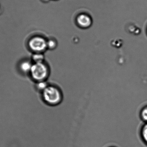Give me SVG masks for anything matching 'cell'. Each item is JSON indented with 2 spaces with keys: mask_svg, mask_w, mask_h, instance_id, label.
Here are the masks:
<instances>
[{
  "mask_svg": "<svg viewBox=\"0 0 147 147\" xmlns=\"http://www.w3.org/2000/svg\"><path fill=\"white\" fill-rule=\"evenodd\" d=\"M28 45L31 50L38 53L44 51L47 47V42L45 39L40 37L31 39Z\"/></svg>",
  "mask_w": 147,
  "mask_h": 147,
  "instance_id": "3",
  "label": "cell"
},
{
  "mask_svg": "<svg viewBox=\"0 0 147 147\" xmlns=\"http://www.w3.org/2000/svg\"><path fill=\"white\" fill-rule=\"evenodd\" d=\"M44 1H48V0H44Z\"/></svg>",
  "mask_w": 147,
  "mask_h": 147,
  "instance_id": "11",
  "label": "cell"
},
{
  "mask_svg": "<svg viewBox=\"0 0 147 147\" xmlns=\"http://www.w3.org/2000/svg\"><path fill=\"white\" fill-rule=\"evenodd\" d=\"M47 87V84L44 81H40L37 84V87L40 90H44Z\"/></svg>",
  "mask_w": 147,
  "mask_h": 147,
  "instance_id": "9",
  "label": "cell"
},
{
  "mask_svg": "<svg viewBox=\"0 0 147 147\" xmlns=\"http://www.w3.org/2000/svg\"><path fill=\"white\" fill-rule=\"evenodd\" d=\"M141 137L145 144L147 145V123H145L140 130Z\"/></svg>",
  "mask_w": 147,
  "mask_h": 147,
  "instance_id": "5",
  "label": "cell"
},
{
  "mask_svg": "<svg viewBox=\"0 0 147 147\" xmlns=\"http://www.w3.org/2000/svg\"><path fill=\"white\" fill-rule=\"evenodd\" d=\"M115 147V146H111V147Z\"/></svg>",
  "mask_w": 147,
  "mask_h": 147,
  "instance_id": "12",
  "label": "cell"
},
{
  "mask_svg": "<svg viewBox=\"0 0 147 147\" xmlns=\"http://www.w3.org/2000/svg\"><path fill=\"white\" fill-rule=\"evenodd\" d=\"M47 47L50 49H53L56 47V43L55 41L53 40H49L47 42Z\"/></svg>",
  "mask_w": 147,
  "mask_h": 147,
  "instance_id": "10",
  "label": "cell"
},
{
  "mask_svg": "<svg viewBox=\"0 0 147 147\" xmlns=\"http://www.w3.org/2000/svg\"><path fill=\"white\" fill-rule=\"evenodd\" d=\"M32 65L30 62L26 61L23 62L21 64L20 68L22 71L24 72H28L31 71Z\"/></svg>",
  "mask_w": 147,
  "mask_h": 147,
  "instance_id": "6",
  "label": "cell"
},
{
  "mask_svg": "<svg viewBox=\"0 0 147 147\" xmlns=\"http://www.w3.org/2000/svg\"><path fill=\"white\" fill-rule=\"evenodd\" d=\"M78 24L83 27H88L91 24V20L88 16L81 14L77 18Z\"/></svg>",
  "mask_w": 147,
  "mask_h": 147,
  "instance_id": "4",
  "label": "cell"
},
{
  "mask_svg": "<svg viewBox=\"0 0 147 147\" xmlns=\"http://www.w3.org/2000/svg\"><path fill=\"white\" fill-rule=\"evenodd\" d=\"M30 72L32 78L40 82L43 81L47 78L48 69L46 65L43 63H37L32 65Z\"/></svg>",
  "mask_w": 147,
  "mask_h": 147,
  "instance_id": "2",
  "label": "cell"
},
{
  "mask_svg": "<svg viewBox=\"0 0 147 147\" xmlns=\"http://www.w3.org/2000/svg\"><path fill=\"white\" fill-rule=\"evenodd\" d=\"M32 59L35 62V63H43L44 59V56L43 54L40 53H36L33 56Z\"/></svg>",
  "mask_w": 147,
  "mask_h": 147,
  "instance_id": "7",
  "label": "cell"
},
{
  "mask_svg": "<svg viewBox=\"0 0 147 147\" xmlns=\"http://www.w3.org/2000/svg\"><path fill=\"white\" fill-rule=\"evenodd\" d=\"M140 117L145 123H147V106H145L142 109L140 112Z\"/></svg>",
  "mask_w": 147,
  "mask_h": 147,
  "instance_id": "8",
  "label": "cell"
},
{
  "mask_svg": "<svg viewBox=\"0 0 147 147\" xmlns=\"http://www.w3.org/2000/svg\"><path fill=\"white\" fill-rule=\"evenodd\" d=\"M45 101L51 105H56L61 102L62 95L58 89L53 86H47L43 91Z\"/></svg>",
  "mask_w": 147,
  "mask_h": 147,
  "instance_id": "1",
  "label": "cell"
}]
</instances>
